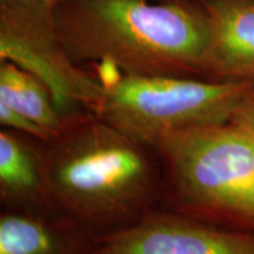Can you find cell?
I'll return each mask as SVG.
<instances>
[{
    "mask_svg": "<svg viewBox=\"0 0 254 254\" xmlns=\"http://www.w3.org/2000/svg\"><path fill=\"white\" fill-rule=\"evenodd\" d=\"M254 84L170 75H120L105 84L94 116L153 150L164 136L230 123Z\"/></svg>",
    "mask_w": 254,
    "mask_h": 254,
    "instance_id": "4",
    "label": "cell"
},
{
    "mask_svg": "<svg viewBox=\"0 0 254 254\" xmlns=\"http://www.w3.org/2000/svg\"><path fill=\"white\" fill-rule=\"evenodd\" d=\"M52 8L41 2L0 0V60L39 79L66 118L93 113L105 85L99 74L81 68L69 57Z\"/></svg>",
    "mask_w": 254,
    "mask_h": 254,
    "instance_id": "5",
    "label": "cell"
},
{
    "mask_svg": "<svg viewBox=\"0 0 254 254\" xmlns=\"http://www.w3.org/2000/svg\"><path fill=\"white\" fill-rule=\"evenodd\" d=\"M163 198L171 211L254 232V139L232 123L190 128L158 141Z\"/></svg>",
    "mask_w": 254,
    "mask_h": 254,
    "instance_id": "3",
    "label": "cell"
},
{
    "mask_svg": "<svg viewBox=\"0 0 254 254\" xmlns=\"http://www.w3.org/2000/svg\"><path fill=\"white\" fill-rule=\"evenodd\" d=\"M0 101L43 127L52 140L73 118L59 112L50 91L39 79L5 60H0Z\"/></svg>",
    "mask_w": 254,
    "mask_h": 254,
    "instance_id": "10",
    "label": "cell"
},
{
    "mask_svg": "<svg viewBox=\"0 0 254 254\" xmlns=\"http://www.w3.org/2000/svg\"><path fill=\"white\" fill-rule=\"evenodd\" d=\"M230 123L240 127L254 139V85L238 104Z\"/></svg>",
    "mask_w": 254,
    "mask_h": 254,
    "instance_id": "12",
    "label": "cell"
},
{
    "mask_svg": "<svg viewBox=\"0 0 254 254\" xmlns=\"http://www.w3.org/2000/svg\"><path fill=\"white\" fill-rule=\"evenodd\" d=\"M94 237L47 209L6 208L0 254H93Z\"/></svg>",
    "mask_w": 254,
    "mask_h": 254,
    "instance_id": "8",
    "label": "cell"
},
{
    "mask_svg": "<svg viewBox=\"0 0 254 254\" xmlns=\"http://www.w3.org/2000/svg\"><path fill=\"white\" fill-rule=\"evenodd\" d=\"M0 124L5 128L13 129L15 132L23 133L25 135L31 136L36 140L49 144L52 141V138L43 127L37 125L36 123L31 122L23 114L18 113L17 111L7 106V105L0 101Z\"/></svg>",
    "mask_w": 254,
    "mask_h": 254,
    "instance_id": "11",
    "label": "cell"
},
{
    "mask_svg": "<svg viewBox=\"0 0 254 254\" xmlns=\"http://www.w3.org/2000/svg\"><path fill=\"white\" fill-rule=\"evenodd\" d=\"M21 1H32V2H41V4H46L50 6H56L59 2L65 1V0H21Z\"/></svg>",
    "mask_w": 254,
    "mask_h": 254,
    "instance_id": "13",
    "label": "cell"
},
{
    "mask_svg": "<svg viewBox=\"0 0 254 254\" xmlns=\"http://www.w3.org/2000/svg\"><path fill=\"white\" fill-rule=\"evenodd\" d=\"M93 254H254V232L153 209L129 226L95 237Z\"/></svg>",
    "mask_w": 254,
    "mask_h": 254,
    "instance_id": "6",
    "label": "cell"
},
{
    "mask_svg": "<svg viewBox=\"0 0 254 254\" xmlns=\"http://www.w3.org/2000/svg\"><path fill=\"white\" fill-rule=\"evenodd\" d=\"M208 28L206 78L254 84V0H196Z\"/></svg>",
    "mask_w": 254,
    "mask_h": 254,
    "instance_id": "7",
    "label": "cell"
},
{
    "mask_svg": "<svg viewBox=\"0 0 254 254\" xmlns=\"http://www.w3.org/2000/svg\"><path fill=\"white\" fill-rule=\"evenodd\" d=\"M151 151L93 113L73 117L41 145L46 208L94 238L134 224L163 196Z\"/></svg>",
    "mask_w": 254,
    "mask_h": 254,
    "instance_id": "1",
    "label": "cell"
},
{
    "mask_svg": "<svg viewBox=\"0 0 254 254\" xmlns=\"http://www.w3.org/2000/svg\"><path fill=\"white\" fill-rule=\"evenodd\" d=\"M23 133L0 131V199L7 208L47 209L41 180V145ZM49 211V209H47Z\"/></svg>",
    "mask_w": 254,
    "mask_h": 254,
    "instance_id": "9",
    "label": "cell"
},
{
    "mask_svg": "<svg viewBox=\"0 0 254 254\" xmlns=\"http://www.w3.org/2000/svg\"><path fill=\"white\" fill-rule=\"evenodd\" d=\"M53 19L74 63L118 75L206 78L208 28L196 0H65Z\"/></svg>",
    "mask_w": 254,
    "mask_h": 254,
    "instance_id": "2",
    "label": "cell"
}]
</instances>
